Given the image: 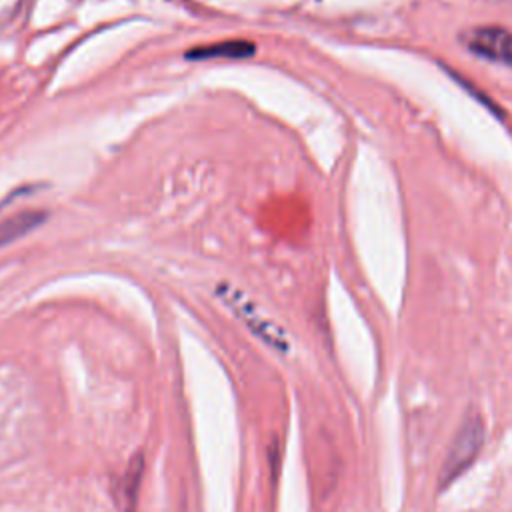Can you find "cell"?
Segmentation results:
<instances>
[{"instance_id":"cell-2","label":"cell","mask_w":512,"mask_h":512,"mask_svg":"<svg viewBox=\"0 0 512 512\" xmlns=\"http://www.w3.org/2000/svg\"><path fill=\"white\" fill-rule=\"evenodd\" d=\"M256 46L250 40H224L218 44L198 46L186 52L188 60H212V58H232L242 60L254 56Z\"/></svg>"},{"instance_id":"cell-1","label":"cell","mask_w":512,"mask_h":512,"mask_svg":"<svg viewBox=\"0 0 512 512\" xmlns=\"http://www.w3.org/2000/svg\"><path fill=\"white\" fill-rule=\"evenodd\" d=\"M462 44L492 62L512 64V34L498 26H478L462 34Z\"/></svg>"},{"instance_id":"cell-3","label":"cell","mask_w":512,"mask_h":512,"mask_svg":"<svg viewBox=\"0 0 512 512\" xmlns=\"http://www.w3.org/2000/svg\"><path fill=\"white\" fill-rule=\"evenodd\" d=\"M44 220H46V214L40 210H26L0 220V248L24 238L34 228H38Z\"/></svg>"}]
</instances>
